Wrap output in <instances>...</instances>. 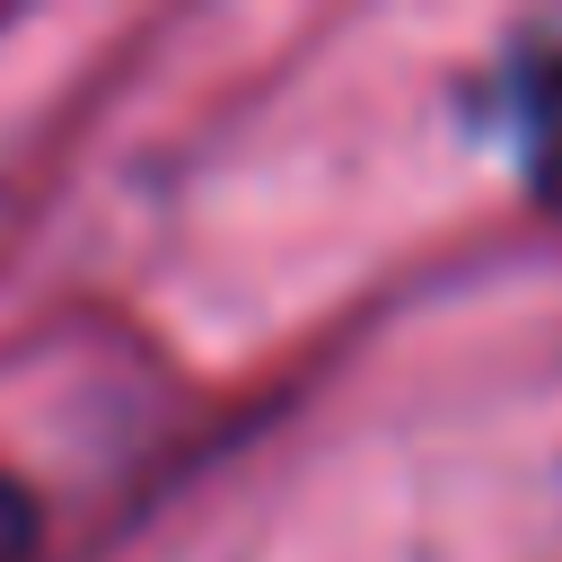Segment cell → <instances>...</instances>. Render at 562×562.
<instances>
[{
	"instance_id": "2",
	"label": "cell",
	"mask_w": 562,
	"mask_h": 562,
	"mask_svg": "<svg viewBox=\"0 0 562 562\" xmlns=\"http://www.w3.org/2000/svg\"><path fill=\"white\" fill-rule=\"evenodd\" d=\"M0 562H44V509L18 474H0Z\"/></svg>"
},
{
	"instance_id": "1",
	"label": "cell",
	"mask_w": 562,
	"mask_h": 562,
	"mask_svg": "<svg viewBox=\"0 0 562 562\" xmlns=\"http://www.w3.org/2000/svg\"><path fill=\"white\" fill-rule=\"evenodd\" d=\"M518 149L544 202H562V44H544L518 70Z\"/></svg>"
}]
</instances>
